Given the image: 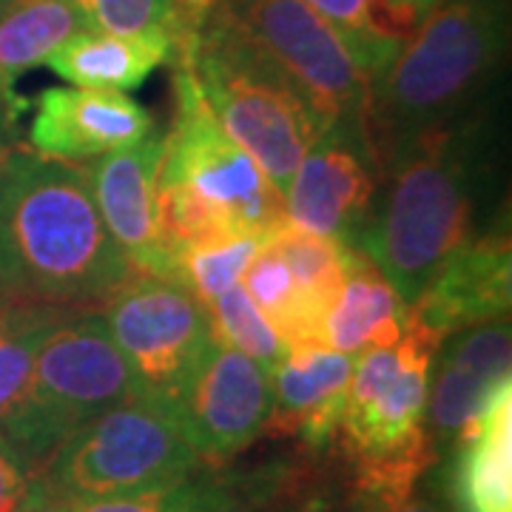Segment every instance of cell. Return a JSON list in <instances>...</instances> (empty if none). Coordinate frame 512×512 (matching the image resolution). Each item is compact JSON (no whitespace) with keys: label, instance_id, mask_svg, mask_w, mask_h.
<instances>
[{"label":"cell","instance_id":"obj_16","mask_svg":"<svg viewBox=\"0 0 512 512\" xmlns=\"http://www.w3.org/2000/svg\"><path fill=\"white\" fill-rule=\"evenodd\" d=\"M433 365L436 379L427 390L424 424L433 447H453V441L493 396L495 387L510 382V322L495 319L450 336Z\"/></svg>","mask_w":512,"mask_h":512},{"label":"cell","instance_id":"obj_33","mask_svg":"<svg viewBox=\"0 0 512 512\" xmlns=\"http://www.w3.org/2000/svg\"><path fill=\"white\" fill-rule=\"evenodd\" d=\"M20 111H23V103L18 94H9L0 86V165L15 154V146H18Z\"/></svg>","mask_w":512,"mask_h":512},{"label":"cell","instance_id":"obj_17","mask_svg":"<svg viewBox=\"0 0 512 512\" xmlns=\"http://www.w3.org/2000/svg\"><path fill=\"white\" fill-rule=\"evenodd\" d=\"M353 356L328 345H293L271 370V419L265 433L328 450L345 413Z\"/></svg>","mask_w":512,"mask_h":512},{"label":"cell","instance_id":"obj_8","mask_svg":"<svg viewBox=\"0 0 512 512\" xmlns=\"http://www.w3.org/2000/svg\"><path fill=\"white\" fill-rule=\"evenodd\" d=\"M174 117L163 134L157 183H183L222 205L245 234L268 237L285 220V200L251 154L222 131L183 57H171Z\"/></svg>","mask_w":512,"mask_h":512},{"label":"cell","instance_id":"obj_7","mask_svg":"<svg viewBox=\"0 0 512 512\" xmlns=\"http://www.w3.org/2000/svg\"><path fill=\"white\" fill-rule=\"evenodd\" d=\"M200 467L177 410L148 393L77 427L40 470L72 501L140 493L191 476Z\"/></svg>","mask_w":512,"mask_h":512},{"label":"cell","instance_id":"obj_20","mask_svg":"<svg viewBox=\"0 0 512 512\" xmlns=\"http://www.w3.org/2000/svg\"><path fill=\"white\" fill-rule=\"evenodd\" d=\"M171 37L83 29L60 43L46 66L77 89H137L171 57Z\"/></svg>","mask_w":512,"mask_h":512},{"label":"cell","instance_id":"obj_24","mask_svg":"<svg viewBox=\"0 0 512 512\" xmlns=\"http://www.w3.org/2000/svg\"><path fill=\"white\" fill-rule=\"evenodd\" d=\"M154 208H157L160 242L174 256V262L180 251L245 234L222 205L183 183H157Z\"/></svg>","mask_w":512,"mask_h":512},{"label":"cell","instance_id":"obj_11","mask_svg":"<svg viewBox=\"0 0 512 512\" xmlns=\"http://www.w3.org/2000/svg\"><path fill=\"white\" fill-rule=\"evenodd\" d=\"M200 464L222 467L248 450L271 419V376L251 356L211 345L177 402Z\"/></svg>","mask_w":512,"mask_h":512},{"label":"cell","instance_id":"obj_34","mask_svg":"<svg viewBox=\"0 0 512 512\" xmlns=\"http://www.w3.org/2000/svg\"><path fill=\"white\" fill-rule=\"evenodd\" d=\"M12 299H15V293H12V285H9V279H6V271H3V265H0V308L9 305Z\"/></svg>","mask_w":512,"mask_h":512},{"label":"cell","instance_id":"obj_19","mask_svg":"<svg viewBox=\"0 0 512 512\" xmlns=\"http://www.w3.org/2000/svg\"><path fill=\"white\" fill-rule=\"evenodd\" d=\"M407 328V305L373 259L356 248L348 276L330 305L325 319V345L339 353L399 345Z\"/></svg>","mask_w":512,"mask_h":512},{"label":"cell","instance_id":"obj_4","mask_svg":"<svg viewBox=\"0 0 512 512\" xmlns=\"http://www.w3.org/2000/svg\"><path fill=\"white\" fill-rule=\"evenodd\" d=\"M171 57H183L191 66L222 131L254 157L285 197L302 157L325 131L305 94L222 15L214 0L174 37Z\"/></svg>","mask_w":512,"mask_h":512},{"label":"cell","instance_id":"obj_12","mask_svg":"<svg viewBox=\"0 0 512 512\" xmlns=\"http://www.w3.org/2000/svg\"><path fill=\"white\" fill-rule=\"evenodd\" d=\"M376 165L362 123H333L308 148L285 191V220L302 231L359 248L373 197Z\"/></svg>","mask_w":512,"mask_h":512},{"label":"cell","instance_id":"obj_28","mask_svg":"<svg viewBox=\"0 0 512 512\" xmlns=\"http://www.w3.org/2000/svg\"><path fill=\"white\" fill-rule=\"evenodd\" d=\"M89 29L114 35H165L174 43L183 0H74Z\"/></svg>","mask_w":512,"mask_h":512},{"label":"cell","instance_id":"obj_21","mask_svg":"<svg viewBox=\"0 0 512 512\" xmlns=\"http://www.w3.org/2000/svg\"><path fill=\"white\" fill-rule=\"evenodd\" d=\"M83 29L89 26L74 0H0V86L15 94L23 74L46 66Z\"/></svg>","mask_w":512,"mask_h":512},{"label":"cell","instance_id":"obj_26","mask_svg":"<svg viewBox=\"0 0 512 512\" xmlns=\"http://www.w3.org/2000/svg\"><path fill=\"white\" fill-rule=\"evenodd\" d=\"M231 501L225 478L191 476L157 484L140 493L80 501L72 512H214Z\"/></svg>","mask_w":512,"mask_h":512},{"label":"cell","instance_id":"obj_3","mask_svg":"<svg viewBox=\"0 0 512 512\" xmlns=\"http://www.w3.org/2000/svg\"><path fill=\"white\" fill-rule=\"evenodd\" d=\"M507 46V0H441L370 80L362 134L376 177L410 143L490 106Z\"/></svg>","mask_w":512,"mask_h":512},{"label":"cell","instance_id":"obj_10","mask_svg":"<svg viewBox=\"0 0 512 512\" xmlns=\"http://www.w3.org/2000/svg\"><path fill=\"white\" fill-rule=\"evenodd\" d=\"M100 313L140 390L177 410L214 345L205 305L183 282L131 271Z\"/></svg>","mask_w":512,"mask_h":512},{"label":"cell","instance_id":"obj_9","mask_svg":"<svg viewBox=\"0 0 512 512\" xmlns=\"http://www.w3.org/2000/svg\"><path fill=\"white\" fill-rule=\"evenodd\" d=\"M305 94L322 126L362 123L370 80L339 32L305 0H214Z\"/></svg>","mask_w":512,"mask_h":512},{"label":"cell","instance_id":"obj_18","mask_svg":"<svg viewBox=\"0 0 512 512\" xmlns=\"http://www.w3.org/2000/svg\"><path fill=\"white\" fill-rule=\"evenodd\" d=\"M450 450L458 512H512V379L495 387Z\"/></svg>","mask_w":512,"mask_h":512},{"label":"cell","instance_id":"obj_5","mask_svg":"<svg viewBox=\"0 0 512 512\" xmlns=\"http://www.w3.org/2000/svg\"><path fill=\"white\" fill-rule=\"evenodd\" d=\"M439 345L407 325L399 345L353 362L336 441L353 467V493L407 495L436 461L427 436V390Z\"/></svg>","mask_w":512,"mask_h":512},{"label":"cell","instance_id":"obj_13","mask_svg":"<svg viewBox=\"0 0 512 512\" xmlns=\"http://www.w3.org/2000/svg\"><path fill=\"white\" fill-rule=\"evenodd\" d=\"M512 256L507 228L495 225L450 256L427 288L407 305V325L444 345L461 330L507 319Z\"/></svg>","mask_w":512,"mask_h":512},{"label":"cell","instance_id":"obj_1","mask_svg":"<svg viewBox=\"0 0 512 512\" xmlns=\"http://www.w3.org/2000/svg\"><path fill=\"white\" fill-rule=\"evenodd\" d=\"M495 174L493 103L393 154L359 239L404 305L481 234Z\"/></svg>","mask_w":512,"mask_h":512},{"label":"cell","instance_id":"obj_15","mask_svg":"<svg viewBox=\"0 0 512 512\" xmlns=\"http://www.w3.org/2000/svg\"><path fill=\"white\" fill-rule=\"evenodd\" d=\"M163 157V134H151L137 146L111 151L94 160L89 183L111 239L126 256L134 274L163 276L177 282V262L157 231V168Z\"/></svg>","mask_w":512,"mask_h":512},{"label":"cell","instance_id":"obj_29","mask_svg":"<svg viewBox=\"0 0 512 512\" xmlns=\"http://www.w3.org/2000/svg\"><path fill=\"white\" fill-rule=\"evenodd\" d=\"M305 3L339 32L353 60L359 63V69L367 74V80H373L390 63V57L373 43L370 29H367L370 0H305Z\"/></svg>","mask_w":512,"mask_h":512},{"label":"cell","instance_id":"obj_31","mask_svg":"<svg viewBox=\"0 0 512 512\" xmlns=\"http://www.w3.org/2000/svg\"><path fill=\"white\" fill-rule=\"evenodd\" d=\"M353 512H447L433 498L416 495H370L353 493Z\"/></svg>","mask_w":512,"mask_h":512},{"label":"cell","instance_id":"obj_32","mask_svg":"<svg viewBox=\"0 0 512 512\" xmlns=\"http://www.w3.org/2000/svg\"><path fill=\"white\" fill-rule=\"evenodd\" d=\"M225 484H228V493H231V501L220 507V510L214 512H311L313 507L308 504H293V501H276V498H265V495H251V493H242L237 490L228 478H225Z\"/></svg>","mask_w":512,"mask_h":512},{"label":"cell","instance_id":"obj_30","mask_svg":"<svg viewBox=\"0 0 512 512\" xmlns=\"http://www.w3.org/2000/svg\"><path fill=\"white\" fill-rule=\"evenodd\" d=\"M29 470L15 447L0 436V512H15L20 495L26 490Z\"/></svg>","mask_w":512,"mask_h":512},{"label":"cell","instance_id":"obj_14","mask_svg":"<svg viewBox=\"0 0 512 512\" xmlns=\"http://www.w3.org/2000/svg\"><path fill=\"white\" fill-rule=\"evenodd\" d=\"M154 117L114 89H46L37 94L29 146L40 160L86 165L151 137Z\"/></svg>","mask_w":512,"mask_h":512},{"label":"cell","instance_id":"obj_6","mask_svg":"<svg viewBox=\"0 0 512 512\" xmlns=\"http://www.w3.org/2000/svg\"><path fill=\"white\" fill-rule=\"evenodd\" d=\"M134 393L140 384L103 313H69L43 336L26 399L0 424V436L35 476L77 427Z\"/></svg>","mask_w":512,"mask_h":512},{"label":"cell","instance_id":"obj_2","mask_svg":"<svg viewBox=\"0 0 512 512\" xmlns=\"http://www.w3.org/2000/svg\"><path fill=\"white\" fill-rule=\"evenodd\" d=\"M0 265L15 299L66 313L103 311L131 274L89 171L20 151L0 165Z\"/></svg>","mask_w":512,"mask_h":512},{"label":"cell","instance_id":"obj_25","mask_svg":"<svg viewBox=\"0 0 512 512\" xmlns=\"http://www.w3.org/2000/svg\"><path fill=\"white\" fill-rule=\"evenodd\" d=\"M208 322H211V336L222 348H234L245 356H251L254 362L268 370L285 356V342L279 339V333L271 328V322L262 316V311L254 305V299L245 293L242 285H234L217 299H211L205 305Z\"/></svg>","mask_w":512,"mask_h":512},{"label":"cell","instance_id":"obj_22","mask_svg":"<svg viewBox=\"0 0 512 512\" xmlns=\"http://www.w3.org/2000/svg\"><path fill=\"white\" fill-rule=\"evenodd\" d=\"M265 239L285 256V262L291 265L293 276H296V285L302 291L308 311L325 328L330 305H333L336 293H339L345 276H348L356 248L330 237L311 234V231H302L288 220L279 222Z\"/></svg>","mask_w":512,"mask_h":512},{"label":"cell","instance_id":"obj_27","mask_svg":"<svg viewBox=\"0 0 512 512\" xmlns=\"http://www.w3.org/2000/svg\"><path fill=\"white\" fill-rule=\"evenodd\" d=\"M265 237L239 234V237L188 248L177 254V282H183L188 291L208 305L220 293L239 285L245 268L251 265L256 251L262 248Z\"/></svg>","mask_w":512,"mask_h":512},{"label":"cell","instance_id":"obj_23","mask_svg":"<svg viewBox=\"0 0 512 512\" xmlns=\"http://www.w3.org/2000/svg\"><path fill=\"white\" fill-rule=\"evenodd\" d=\"M63 316L69 313L23 299L0 308V424L26 399L37 348Z\"/></svg>","mask_w":512,"mask_h":512}]
</instances>
